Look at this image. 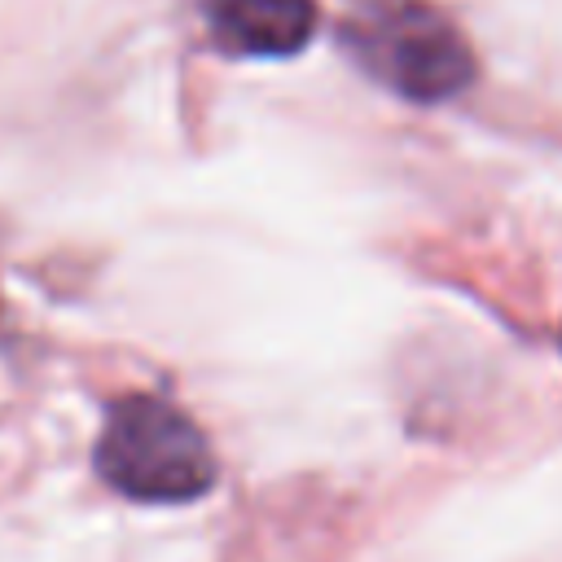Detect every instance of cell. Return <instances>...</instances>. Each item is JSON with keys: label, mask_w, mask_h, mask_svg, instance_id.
<instances>
[{"label": "cell", "mask_w": 562, "mask_h": 562, "mask_svg": "<svg viewBox=\"0 0 562 562\" xmlns=\"http://www.w3.org/2000/svg\"><path fill=\"white\" fill-rule=\"evenodd\" d=\"M342 44L360 70L408 101H443L474 79L465 35L426 0H360L342 22Z\"/></svg>", "instance_id": "1"}, {"label": "cell", "mask_w": 562, "mask_h": 562, "mask_svg": "<svg viewBox=\"0 0 562 562\" xmlns=\"http://www.w3.org/2000/svg\"><path fill=\"white\" fill-rule=\"evenodd\" d=\"M97 470L136 501H193L215 483V457L202 430L154 395H127L110 408Z\"/></svg>", "instance_id": "2"}, {"label": "cell", "mask_w": 562, "mask_h": 562, "mask_svg": "<svg viewBox=\"0 0 562 562\" xmlns=\"http://www.w3.org/2000/svg\"><path fill=\"white\" fill-rule=\"evenodd\" d=\"M211 40L233 57H285L312 40L316 0H202Z\"/></svg>", "instance_id": "3"}]
</instances>
